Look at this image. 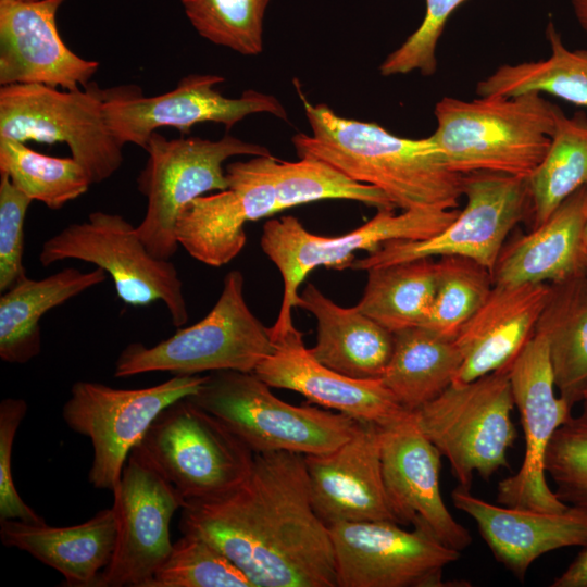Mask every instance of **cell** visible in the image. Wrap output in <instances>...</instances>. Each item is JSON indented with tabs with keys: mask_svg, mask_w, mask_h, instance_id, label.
Listing matches in <instances>:
<instances>
[{
	"mask_svg": "<svg viewBox=\"0 0 587 587\" xmlns=\"http://www.w3.org/2000/svg\"><path fill=\"white\" fill-rule=\"evenodd\" d=\"M180 510L182 534L212 544L254 587H337L329 529L313 509L303 454H255L237 487Z\"/></svg>",
	"mask_w": 587,
	"mask_h": 587,
	"instance_id": "obj_1",
	"label": "cell"
},
{
	"mask_svg": "<svg viewBox=\"0 0 587 587\" xmlns=\"http://www.w3.org/2000/svg\"><path fill=\"white\" fill-rule=\"evenodd\" d=\"M311 134L291 142L299 158L324 161L350 178L382 190L400 210L457 209L463 175L451 171L430 137L396 136L375 123L351 120L302 93Z\"/></svg>",
	"mask_w": 587,
	"mask_h": 587,
	"instance_id": "obj_2",
	"label": "cell"
},
{
	"mask_svg": "<svg viewBox=\"0 0 587 587\" xmlns=\"http://www.w3.org/2000/svg\"><path fill=\"white\" fill-rule=\"evenodd\" d=\"M560 108L539 93L444 97L429 136L453 172H492L528 178L546 157Z\"/></svg>",
	"mask_w": 587,
	"mask_h": 587,
	"instance_id": "obj_3",
	"label": "cell"
},
{
	"mask_svg": "<svg viewBox=\"0 0 587 587\" xmlns=\"http://www.w3.org/2000/svg\"><path fill=\"white\" fill-rule=\"evenodd\" d=\"M270 388L254 373L217 371L207 374L197 392L188 398L221 420L254 454L329 452L357 428L358 420L287 403Z\"/></svg>",
	"mask_w": 587,
	"mask_h": 587,
	"instance_id": "obj_4",
	"label": "cell"
},
{
	"mask_svg": "<svg viewBox=\"0 0 587 587\" xmlns=\"http://www.w3.org/2000/svg\"><path fill=\"white\" fill-rule=\"evenodd\" d=\"M240 271L226 274L218 299L199 322L147 347L126 346L114 369L115 377L149 372L201 375L217 371L253 373L274 350L270 330L252 313L243 296Z\"/></svg>",
	"mask_w": 587,
	"mask_h": 587,
	"instance_id": "obj_5",
	"label": "cell"
},
{
	"mask_svg": "<svg viewBox=\"0 0 587 587\" xmlns=\"http://www.w3.org/2000/svg\"><path fill=\"white\" fill-rule=\"evenodd\" d=\"M458 213L457 209H411L400 214L377 210L362 226L336 237L312 234L290 215L267 221L261 248L277 266L284 284L277 319L268 327L272 340L296 329L292 309L297 307L299 286L312 270L319 266L345 270L352 266L357 251L372 253L387 242L430 238L444 230Z\"/></svg>",
	"mask_w": 587,
	"mask_h": 587,
	"instance_id": "obj_6",
	"label": "cell"
},
{
	"mask_svg": "<svg viewBox=\"0 0 587 587\" xmlns=\"http://www.w3.org/2000/svg\"><path fill=\"white\" fill-rule=\"evenodd\" d=\"M514 407L508 369L452 383L413 413L423 434L449 461L459 486L471 489L474 473L489 479L508 466L507 452L516 438Z\"/></svg>",
	"mask_w": 587,
	"mask_h": 587,
	"instance_id": "obj_7",
	"label": "cell"
},
{
	"mask_svg": "<svg viewBox=\"0 0 587 587\" xmlns=\"http://www.w3.org/2000/svg\"><path fill=\"white\" fill-rule=\"evenodd\" d=\"M133 450L186 501L237 487L249 475L255 455L221 420L188 397L166 407Z\"/></svg>",
	"mask_w": 587,
	"mask_h": 587,
	"instance_id": "obj_8",
	"label": "cell"
},
{
	"mask_svg": "<svg viewBox=\"0 0 587 587\" xmlns=\"http://www.w3.org/2000/svg\"><path fill=\"white\" fill-rule=\"evenodd\" d=\"M108 89L90 82L61 91L40 84L0 88V137L21 142H63L92 184L111 177L123 163V145L109 126Z\"/></svg>",
	"mask_w": 587,
	"mask_h": 587,
	"instance_id": "obj_9",
	"label": "cell"
},
{
	"mask_svg": "<svg viewBox=\"0 0 587 587\" xmlns=\"http://www.w3.org/2000/svg\"><path fill=\"white\" fill-rule=\"evenodd\" d=\"M146 166L137 178L138 190L148 199L147 212L136 227L152 255L170 260L178 248L175 226L184 209L212 190H225L228 180L223 164L237 155H271L254 142L226 134L218 140L200 137L167 139L157 130L148 140Z\"/></svg>",
	"mask_w": 587,
	"mask_h": 587,
	"instance_id": "obj_10",
	"label": "cell"
},
{
	"mask_svg": "<svg viewBox=\"0 0 587 587\" xmlns=\"http://www.w3.org/2000/svg\"><path fill=\"white\" fill-rule=\"evenodd\" d=\"M74 259L95 264L110 275L117 297L133 307L162 301L173 325L189 319L183 283L170 260L155 258L122 215L91 212L87 220L65 226L42 245V266Z\"/></svg>",
	"mask_w": 587,
	"mask_h": 587,
	"instance_id": "obj_11",
	"label": "cell"
},
{
	"mask_svg": "<svg viewBox=\"0 0 587 587\" xmlns=\"http://www.w3.org/2000/svg\"><path fill=\"white\" fill-rule=\"evenodd\" d=\"M204 379L205 375H173L158 385L137 389L74 383L62 416L71 429L91 441L89 483L97 489L113 491L129 453L157 416L175 401L196 394Z\"/></svg>",
	"mask_w": 587,
	"mask_h": 587,
	"instance_id": "obj_12",
	"label": "cell"
},
{
	"mask_svg": "<svg viewBox=\"0 0 587 587\" xmlns=\"http://www.w3.org/2000/svg\"><path fill=\"white\" fill-rule=\"evenodd\" d=\"M464 208L437 235L424 240H398L383 245L363 259H355L351 268L372 267L412 261L421 258L459 255L472 259L491 274L512 229L533 216L532 195L527 178L492 172L463 175Z\"/></svg>",
	"mask_w": 587,
	"mask_h": 587,
	"instance_id": "obj_13",
	"label": "cell"
},
{
	"mask_svg": "<svg viewBox=\"0 0 587 587\" xmlns=\"http://www.w3.org/2000/svg\"><path fill=\"white\" fill-rule=\"evenodd\" d=\"M391 521L328 525L337 587H442L460 551L445 545L420 519L413 530Z\"/></svg>",
	"mask_w": 587,
	"mask_h": 587,
	"instance_id": "obj_14",
	"label": "cell"
},
{
	"mask_svg": "<svg viewBox=\"0 0 587 587\" xmlns=\"http://www.w3.org/2000/svg\"><path fill=\"white\" fill-rule=\"evenodd\" d=\"M223 82L216 74H189L173 90L153 97L142 96L136 86L108 89L104 111L109 126L123 146L133 143L146 150L151 134L161 127L189 134L193 125L213 122L232 129L255 113L288 121L286 109L273 95L248 89L238 98H227L214 88Z\"/></svg>",
	"mask_w": 587,
	"mask_h": 587,
	"instance_id": "obj_15",
	"label": "cell"
},
{
	"mask_svg": "<svg viewBox=\"0 0 587 587\" xmlns=\"http://www.w3.org/2000/svg\"><path fill=\"white\" fill-rule=\"evenodd\" d=\"M112 492L115 547L95 587H145L171 552V521L186 500L135 450Z\"/></svg>",
	"mask_w": 587,
	"mask_h": 587,
	"instance_id": "obj_16",
	"label": "cell"
},
{
	"mask_svg": "<svg viewBox=\"0 0 587 587\" xmlns=\"http://www.w3.org/2000/svg\"><path fill=\"white\" fill-rule=\"evenodd\" d=\"M509 377L524 432L525 455L520 470L498 483L497 502L541 512L564 511L570 505L549 488L545 459L553 434L572 416V407L555 395L548 342L541 334L535 332L525 344L509 367Z\"/></svg>",
	"mask_w": 587,
	"mask_h": 587,
	"instance_id": "obj_17",
	"label": "cell"
},
{
	"mask_svg": "<svg viewBox=\"0 0 587 587\" xmlns=\"http://www.w3.org/2000/svg\"><path fill=\"white\" fill-rule=\"evenodd\" d=\"M274 160L259 155L227 164L228 188L196 198L178 216V245L210 266L234 260L247 240L245 224L276 214Z\"/></svg>",
	"mask_w": 587,
	"mask_h": 587,
	"instance_id": "obj_18",
	"label": "cell"
},
{
	"mask_svg": "<svg viewBox=\"0 0 587 587\" xmlns=\"http://www.w3.org/2000/svg\"><path fill=\"white\" fill-rule=\"evenodd\" d=\"M441 457L421 430L413 412L380 426L383 479L398 523L413 524L420 519L445 545L461 551L471 545L472 536L442 500Z\"/></svg>",
	"mask_w": 587,
	"mask_h": 587,
	"instance_id": "obj_19",
	"label": "cell"
},
{
	"mask_svg": "<svg viewBox=\"0 0 587 587\" xmlns=\"http://www.w3.org/2000/svg\"><path fill=\"white\" fill-rule=\"evenodd\" d=\"M304 461L313 509L327 526L398 523L383 479L379 425L359 421L344 444L329 452L304 455Z\"/></svg>",
	"mask_w": 587,
	"mask_h": 587,
	"instance_id": "obj_20",
	"label": "cell"
},
{
	"mask_svg": "<svg viewBox=\"0 0 587 587\" xmlns=\"http://www.w3.org/2000/svg\"><path fill=\"white\" fill-rule=\"evenodd\" d=\"M65 0H0V85L87 86L99 62L74 53L61 38L57 13Z\"/></svg>",
	"mask_w": 587,
	"mask_h": 587,
	"instance_id": "obj_21",
	"label": "cell"
},
{
	"mask_svg": "<svg viewBox=\"0 0 587 587\" xmlns=\"http://www.w3.org/2000/svg\"><path fill=\"white\" fill-rule=\"evenodd\" d=\"M273 342V352L253 372L271 388L299 392L308 402L379 426L411 413L380 378H352L320 363L305 347L302 333L297 328Z\"/></svg>",
	"mask_w": 587,
	"mask_h": 587,
	"instance_id": "obj_22",
	"label": "cell"
},
{
	"mask_svg": "<svg viewBox=\"0 0 587 587\" xmlns=\"http://www.w3.org/2000/svg\"><path fill=\"white\" fill-rule=\"evenodd\" d=\"M457 509L470 515L492 552L520 580L544 553L587 545V512L569 507L561 512H541L489 503L467 488L452 491Z\"/></svg>",
	"mask_w": 587,
	"mask_h": 587,
	"instance_id": "obj_23",
	"label": "cell"
},
{
	"mask_svg": "<svg viewBox=\"0 0 587 587\" xmlns=\"http://www.w3.org/2000/svg\"><path fill=\"white\" fill-rule=\"evenodd\" d=\"M551 284L494 285L454 341L462 363L453 383H469L508 370L535 333Z\"/></svg>",
	"mask_w": 587,
	"mask_h": 587,
	"instance_id": "obj_24",
	"label": "cell"
},
{
	"mask_svg": "<svg viewBox=\"0 0 587 587\" xmlns=\"http://www.w3.org/2000/svg\"><path fill=\"white\" fill-rule=\"evenodd\" d=\"M586 218L587 185L567 197L529 234L504 245L492 271L494 284H554L585 273Z\"/></svg>",
	"mask_w": 587,
	"mask_h": 587,
	"instance_id": "obj_25",
	"label": "cell"
},
{
	"mask_svg": "<svg viewBox=\"0 0 587 587\" xmlns=\"http://www.w3.org/2000/svg\"><path fill=\"white\" fill-rule=\"evenodd\" d=\"M0 538L4 546L25 551L58 571L65 585L95 587L113 555L116 521L112 507L65 527L0 520Z\"/></svg>",
	"mask_w": 587,
	"mask_h": 587,
	"instance_id": "obj_26",
	"label": "cell"
},
{
	"mask_svg": "<svg viewBox=\"0 0 587 587\" xmlns=\"http://www.w3.org/2000/svg\"><path fill=\"white\" fill-rule=\"evenodd\" d=\"M297 307L316 321V342L309 348L325 366L359 379H379L390 360L394 333L363 314L357 307L344 308L308 284Z\"/></svg>",
	"mask_w": 587,
	"mask_h": 587,
	"instance_id": "obj_27",
	"label": "cell"
},
{
	"mask_svg": "<svg viewBox=\"0 0 587 587\" xmlns=\"http://www.w3.org/2000/svg\"><path fill=\"white\" fill-rule=\"evenodd\" d=\"M107 272L97 267L80 272L64 268L41 279L27 276L0 298V358L25 364L41 351L40 319L85 290L103 283Z\"/></svg>",
	"mask_w": 587,
	"mask_h": 587,
	"instance_id": "obj_28",
	"label": "cell"
},
{
	"mask_svg": "<svg viewBox=\"0 0 587 587\" xmlns=\"http://www.w3.org/2000/svg\"><path fill=\"white\" fill-rule=\"evenodd\" d=\"M461 363L454 339L410 327L394 333L392 353L380 379L405 410L414 412L453 383Z\"/></svg>",
	"mask_w": 587,
	"mask_h": 587,
	"instance_id": "obj_29",
	"label": "cell"
},
{
	"mask_svg": "<svg viewBox=\"0 0 587 587\" xmlns=\"http://www.w3.org/2000/svg\"><path fill=\"white\" fill-rule=\"evenodd\" d=\"M548 342L555 388L573 405L587 385V274L551 284L536 324Z\"/></svg>",
	"mask_w": 587,
	"mask_h": 587,
	"instance_id": "obj_30",
	"label": "cell"
},
{
	"mask_svg": "<svg viewBox=\"0 0 587 587\" xmlns=\"http://www.w3.org/2000/svg\"><path fill=\"white\" fill-rule=\"evenodd\" d=\"M434 258L376 266L355 305L391 333L422 326L429 315L437 277Z\"/></svg>",
	"mask_w": 587,
	"mask_h": 587,
	"instance_id": "obj_31",
	"label": "cell"
},
{
	"mask_svg": "<svg viewBox=\"0 0 587 587\" xmlns=\"http://www.w3.org/2000/svg\"><path fill=\"white\" fill-rule=\"evenodd\" d=\"M546 35L551 47L548 59L499 66L477 83V95L548 93L587 108V50L567 49L551 21Z\"/></svg>",
	"mask_w": 587,
	"mask_h": 587,
	"instance_id": "obj_32",
	"label": "cell"
},
{
	"mask_svg": "<svg viewBox=\"0 0 587 587\" xmlns=\"http://www.w3.org/2000/svg\"><path fill=\"white\" fill-rule=\"evenodd\" d=\"M527 180L534 227L587 185V118L584 113L567 117L559 110L549 150Z\"/></svg>",
	"mask_w": 587,
	"mask_h": 587,
	"instance_id": "obj_33",
	"label": "cell"
},
{
	"mask_svg": "<svg viewBox=\"0 0 587 587\" xmlns=\"http://www.w3.org/2000/svg\"><path fill=\"white\" fill-rule=\"evenodd\" d=\"M0 173L33 201L61 209L84 195L92 184L86 170L72 157L45 155L25 142L0 137Z\"/></svg>",
	"mask_w": 587,
	"mask_h": 587,
	"instance_id": "obj_34",
	"label": "cell"
},
{
	"mask_svg": "<svg viewBox=\"0 0 587 587\" xmlns=\"http://www.w3.org/2000/svg\"><path fill=\"white\" fill-rule=\"evenodd\" d=\"M276 213L320 200H350L376 210H395L379 189L357 182L333 165L316 159H275L273 166Z\"/></svg>",
	"mask_w": 587,
	"mask_h": 587,
	"instance_id": "obj_35",
	"label": "cell"
},
{
	"mask_svg": "<svg viewBox=\"0 0 587 587\" xmlns=\"http://www.w3.org/2000/svg\"><path fill=\"white\" fill-rule=\"evenodd\" d=\"M436 290L428 317L422 325L449 339L482 307L494 287L491 272L464 257H439Z\"/></svg>",
	"mask_w": 587,
	"mask_h": 587,
	"instance_id": "obj_36",
	"label": "cell"
},
{
	"mask_svg": "<svg viewBox=\"0 0 587 587\" xmlns=\"http://www.w3.org/2000/svg\"><path fill=\"white\" fill-rule=\"evenodd\" d=\"M196 32L247 57L263 50V23L271 0H179Z\"/></svg>",
	"mask_w": 587,
	"mask_h": 587,
	"instance_id": "obj_37",
	"label": "cell"
},
{
	"mask_svg": "<svg viewBox=\"0 0 587 587\" xmlns=\"http://www.w3.org/2000/svg\"><path fill=\"white\" fill-rule=\"evenodd\" d=\"M145 587H254L248 576L205 539L183 534Z\"/></svg>",
	"mask_w": 587,
	"mask_h": 587,
	"instance_id": "obj_38",
	"label": "cell"
},
{
	"mask_svg": "<svg viewBox=\"0 0 587 587\" xmlns=\"http://www.w3.org/2000/svg\"><path fill=\"white\" fill-rule=\"evenodd\" d=\"M545 471L555 484L561 501L587 512V400H583L582 412L553 434Z\"/></svg>",
	"mask_w": 587,
	"mask_h": 587,
	"instance_id": "obj_39",
	"label": "cell"
},
{
	"mask_svg": "<svg viewBox=\"0 0 587 587\" xmlns=\"http://www.w3.org/2000/svg\"><path fill=\"white\" fill-rule=\"evenodd\" d=\"M466 0H425L426 10L420 26L379 65L383 76L419 71L430 76L437 68L436 48L451 14Z\"/></svg>",
	"mask_w": 587,
	"mask_h": 587,
	"instance_id": "obj_40",
	"label": "cell"
},
{
	"mask_svg": "<svg viewBox=\"0 0 587 587\" xmlns=\"http://www.w3.org/2000/svg\"><path fill=\"white\" fill-rule=\"evenodd\" d=\"M33 200L0 173V291L26 277L23 265L24 223Z\"/></svg>",
	"mask_w": 587,
	"mask_h": 587,
	"instance_id": "obj_41",
	"label": "cell"
},
{
	"mask_svg": "<svg viewBox=\"0 0 587 587\" xmlns=\"http://www.w3.org/2000/svg\"><path fill=\"white\" fill-rule=\"evenodd\" d=\"M26 412L24 399L5 398L0 403V520L42 523L45 520L26 504L13 480V442Z\"/></svg>",
	"mask_w": 587,
	"mask_h": 587,
	"instance_id": "obj_42",
	"label": "cell"
},
{
	"mask_svg": "<svg viewBox=\"0 0 587 587\" xmlns=\"http://www.w3.org/2000/svg\"><path fill=\"white\" fill-rule=\"evenodd\" d=\"M551 587H587V545Z\"/></svg>",
	"mask_w": 587,
	"mask_h": 587,
	"instance_id": "obj_43",
	"label": "cell"
},
{
	"mask_svg": "<svg viewBox=\"0 0 587 587\" xmlns=\"http://www.w3.org/2000/svg\"><path fill=\"white\" fill-rule=\"evenodd\" d=\"M573 13L582 29L587 34V0H570Z\"/></svg>",
	"mask_w": 587,
	"mask_h": 587,
	"instance_id": "obj_44",
	"label": "cell"
},
{
	"mask_svg": "<svg viewBox=\"0 0 587 587\" xmlns=\"http://www.w3.org/2000/svg\"><path fill=\"white\" fill-rule=\"evenodd\" d=\"M583 243L585 248H587V218H586L584 229H583Z\"/></svg>",
	"mask_w": 587,
	"mask_h": 587,
	"instance_id": "obj_45",
	"label": "cell"
},
{
	"mask_svg": "<svg viewBox=\"0 0 587 587\" xmlns=\"http://www.w3.org/2000/svg\"><path fill=\"white\" fill-rule=\"evenodd\" d=\"M584 266H585V272L587 274V248H585V251H584Z\"/></svg>",
	"mask_w": 587,
	"mask_h": 587,
	"instance_id": "obj_46",
	"label": "cell"
},
{
	"mask_svg": "<svg viewBox=\"0 0 587 587\" xmlns=\"http://www.w3.org/2000/svg\"><path fill=\"white\" fill-rule=\"evenodd\" d=\"M583 400H587V385H586V387H585L584 390H583L582 401H583Z\"/></svg>",
	"mask_w": 587,
	"mask_h": 587,
	"instance_id": "obj_47",
	"label": "cell"
},
{
	"mask_svg": "<svg viewBox=\"0 0 587 587\" xmlns=\"http://www.w3.org/2000/svg\"><path fill=\"white\" fill-rule=\"evenodd\" d=\"M21 1H34V0H21Z\"/></svg>",
	"mask_w": 587,
	"mask_h": 587,
	"instance_id": "obj_48",
	"label": "cell"
}]
</instances>
